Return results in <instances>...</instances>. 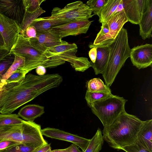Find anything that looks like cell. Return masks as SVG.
I'll return each instance as SVG.
<instances>
[{"mask_svg":"<svg viewBox=\"0 0 152 152\" xmlns=\"http://www.w3.org/2000/svg\"><path fill=\"white\" fill-rule=\"evenodd\" d=\"M92 12L86 4L77 1L68 4L63 8H54L50 16L68 23L88 20L94 15Z\"/></svg>","mask_w":152,"mask_h":152,"instance_id":"obj_8","label":"cell"},{"mask_svg":"<svg viewBox=\"0 0 152 152\" xmlns=\"http://www.w3.org/2000/svg\"><path fill=\"white\" fill-rule=\"evenodd\" d=\"M143 121L124 110L109 126L104 128V140L111 148L118 150L134 144Z\"/></svg>","mask_w":152,"mask_h":152,"instance_id":"obj_2","label":"cell"},{"mask_svg":"<svg viewBox=\"0 0 152 152\" xmlns=\"http://www.w3.org/2000/svg\"><path fill=\"white\" fill-rule=\"evenodd\" d=\"M129 57L133 65L139 69L151 66L152 44H146L134 47L131 50Z\"/></svg>","mask_w":152,"mask_h":152,"instance_id":"obj_12","label":"cell"},{"mask_svg":"<svg viewBox=\"0 0 152 152\" xmlns=\"http://www.w3.org/2000/svg\"><path fill=\"white\" fill-rule=\"evenodd\" d=\"M25 76L22 71L17 69L6 80L5 84L18 81L24 78Z\"/></svg>","mask_w":152,"mask_h":152,"instance_id":"obj_35","label":"cell"},{"mask_svg":"<svg viewBox=\"0 0 152 152\" xmlns=\"http://www.w3.org/2000/svg\"><path fill=\"white\" fill-rule=\"evenodd\" d=\"M97 47V56L94 63L91 61V66L96 75L102 74L107 65L109 55V48L107 46H100Z\"/></svg>","mask_w":152,"mask_h":152,"instance_id":"obj_19","label":"cell"},{"mask_svg":"<svg viewBox=\"0 0 152 152\" xmlns=\"http://www.w3.org/2000/svg\"><path fill=\"white\" fill-rule=\"evenodd\" d=\"M38 148L32 147L20 143L0 150V152H35Z\"/></svg>","mask_w":152,"mask_h":152,"instance_id":"obj_29","label":"cell"},{"mask_svg":"<svg viewBox=\"0 0 152 152\" xmlns=\"http://www.w3.org/2000/svg\"><path fill=\"white\" fill-rule=\"evenodd\" d=\"M77 47L75 43H66L48 49L44 53L48 58H52L70 63L76 71L83 72L91 66L87 58L77 57Z\"/></svg>","mask_w":152,"mask_h":152,"instance_id":"obj_7","label":"cell"},{"mask_svg":"<svg viewBox=\"0 0 152 152\" xmlns=\"http://www.w3.org/2000/svg\"><path fill=\"white\" fill-rule=\"evenodd\" d=\"M44 107L35 104H29L22 108L18 115L26 121L34 122L44 113Z\"/></svg>","mask_w":152,"mask_h":152,"instance_id":"obj_21","label":"cell"},{"mask_svg":"<svg viewBox=\"0 0 152 152\" xmlns=\"http://www.w3.org/2000/svg\"><path fill=\"white\" fill-rule=\"evenodd\" d=\"M121 150L126 152H152L145 148L137 141L133 145L123 147Z\"/></svg>","mask_w":152,"mask_h":152,"instance_id":"obj_33","label":"cell"},{"mask_svg":"<svg viewBox=\"0 0 152 152\" xmlns=\"http://www.w3.org/2000/svg\"><path fill=\"white\" fill-rule=\"evenodd\" d=\"M140 35L143 39L152 37V0H145L142 15L138 24Z\"/></svg>","mask_w":152,"mask_h":152,"instance_id":"obj_16","label":"cell"},{"mask_svg":"<svg viewBox=\"0 0 152 152\" xmlns=\"http://www.w3.org/2000/svg\"><path fill=\"white\" fill-rule=\"evenodd\" d=\"M23 120L18 114H0V126L20 124Z\"/></svg>","mask_w":152,"mask_h":152,"instance_id":"obj_27","label":"cell"},{"mask_svg":"<svg viewBox=\"0 0 152 152\" xmlns=\"http://www.w3.org/2000/svg\"><path fill=\"white\" fill-rule=\"evenodd\" d=\"M91 61L93 63L95 62L97 56V47H94L91 48L88 53Z\"/></svg>","mask_w":152,"mask_h":152,"instance_id":"obj_37","label":"cell"},{"mask_svg":"<svg viewBox=\"0 0 152 152\" xmlns=\"http://www.w3.org/2000/svg\"><path fill=\"white\" fill-rule=\"evenodd\" d=\"M20 34L25 39L29 40L36 37L37 31L36 28L33 26H30L24 31H22Z\"/></svg>","mask_w":152,"mask_h":152,"instance_id":"obj_34","label":"cell"},{"mask_svg":"<svg viewBox=\"0 0 152 152\" xmlns=\"http://www.w3.org/2000/svg\"><path fill=\"white\" fill-rule=\"evenodd\" d=\"M54 87L48 74L39 76L29 73L18 81L6 83L0 90V113H12Z\"/></svg>","mask_w":152,"mask_h":152,"instance_id":"obj_1","label":"cell"},{"mask_svg":"<svg viewBox=\"0 0 152 152\" xmlns=\"http://www.w3.org/2000/svg\"><path fill=\"white\" fill-rule=\"evenodd\" d=\"M87 91L91 92H111L110 87L104 84L99 78H94L87 81L86 83Z\"/></svg>","mask_w":152,"mask_h":152,"instance_id":"obj_25","label":"cell"},{"mask_svg":"<svg viewBox=\"0 0 152 152\" xmlns=\"http://www.w3.org/2000/svg\"><path fill=\"white\" fill-rule=\"evenodd\" d=\"M145 0H122V9L128 21L138 24L141 19Z\"/></svg>","mask_w":152,"mask_h":152,"instance_id":"obj_15","label":"cell"},{"mask_svg":"<svg viewBox=\"0 0 152 152\" xmlns=\"http://www.w3.org/2000/svg\"><path fill=\"white\" fill-rule=\"evenodd\" d=\"M104 141L102 131L98 128L83 152H99L102 148Z\"/></svg>","mask_w":152,"mask_h":152,"instance_id":"obj_24","label":"cell"},{"mask_svg":"<svg viewBox=\"0 0 152 152\" xmlns=\"http://www.w3.org/2000/svg\"><path fill=\"white\" fill-rule=\"evenodd\" d=\"M15 55L10 54L0 61V79L13 63Z\"/></svg>","mask_w":152,"mask_h":152,"instance_id":"obj_31","label":"cell"},{"mask_svg":"<svg viewBox=\"0 0 152 152\" xmlns=\"http://www.w3.org/2000/svg\"><path fill=\"white\" fill-rule=\"evenodd\" d=\"M10 54L25 58L24 65L18 69L22 71L25 76L40 66H42L45 68H53L65 62L62 60L47 58L44 53L36 49L29 40L24 38L21 34L10 50Z\"/></svg>","mask_w":152,"mask_h":152,"instance_id":"obj_5","label":"cell"},{"mask_svg":"<svg viewBox=\"0 0 152 152\" xmlns=\"http://www.w3.org/2000/svg\"><path fill=\"white\" fill-rule=\"evenodd\" d=\"M51 148L50 143L48 144L38 148L35 152H45Z\"/></svg>","mask_w":152,"mask_h":152,"instance_id":"obj_40","label":"cell"},{"mask_svg":"<svg viewBox=\"0 0 152 152\" xmlns=\"http://www.w3.org/2000/svg\"><path fill=\"white\" fill-rule=\"evenodd\" d=\"M4 40L0 33V46H4Z\"/></svg>","mask_w":152,"mask_h":152,"instance_id":"obj_43","label":"cell"},{"mask_svg":"<svg viewBox=\"0 0 152 152\" xmlns=\"http://www.w3.org/2000/svg\"><path fill=\"white\" fill-rule=\"evenodd\" d=\"M25 13L23 0H0V13L21 25Z\"/></svg>","mask_w":152,"mask_h":152,"instance_id":"obj_13","label":"cell"},{"mask_svg":"<svg viewBox=\"0 0 152 152\" xmlns=\"http://www.w3.org/2000/svg\"><path fill=\"white\" fill-rule=\"evenodd\" d=\"M70 152H83L79 149L77 146L73 144L70 146Z\"/></svg>","mask_w":152,"mask_h":152,"instance_id":"obj_41","label":"cell"},{"mask_svg":"<svg viewBox=\"0 0 152 152\" xmlns=\"http://www.w3.org/2000/svg\"><path fill=\"white\" fill-rule=\"evenodd\" d=\"M41 132L42 135L46 137L72 142L80 147L83 152L90 141V139L54 128H46L41 129Z\"/></svg>","mask_w":152,"mask_h":152,"instance_id":"obj_11","label":"cell"},{"mask_svg":"<svg viewBox=\"0 0 152 152\" xmlns=\"http://www.w3.org/2000/svg\"><path fill=\"white\" fill-rule=\"evenodd\" d=\"M41 126L34 122L23 120L19 124L0 126V142L11 140L38 148L48 144Z\"/></svg>","mask_w":152,"mask_h":152,"instance_id":"obj_3","label":"cell"},{"mask_svg":"<svg viewBox=\"0 0 152 152\" xmlns=\"http://www.w3.org/2000/svg\"><path fill=\"white\" fill-rule=\"evenodd\" d=\"M21 32V25L18 22L0 13V33L4 47L10 51Z\"/></svg>","mask_w":152,"mask_h":152,"instance_id":"obj_9","label":"cell"},{"mask_svg":"<svg viewBox=\"0 0 152 152\" xmlns=\"http://www.w3.org/2000/svg\"><path fill=\"white\" fill-rule=\"evenodd\" d=\"M111 92H91L86 91L85 99L88 105L94 102L103 100L113 96Z\"/></svg>","mask_w":152,"mask_h":152,"instance_id":"obj_26","label":"cell"},{"mask_svg":"<svg viewBox=\"0 0 152 152\" xmlns=\"http://www.w3.org/2000/svg\"><path fill=\"white\" fill-rule=\"evenodd\" d=\"M10 52L4 46H0V61L10 55Z\"/></svg>","mask_w":152,"mask_h":152,"instance_id":"obj_38","label":"cell"},{"mask_svg":"<svg viewBox=\"0 0 152 152\" xmlns=\"http://www.w3.org/2000/svg\"><path fill=\"white\" fill-rule=\"evenodd\" d=\"M127 101L122 97L113 95L88 106L100 120L104 128L112 124L125 110V105Z\"/></svg>","mask_w":152,"mask_h":152,"instance_id":"obj_6","label":"cell"},{"mask_svg":"<svg viewBox=\"0 0 152 152\" xmlns=\"http://www.w3.org/2000/svg\"><path fill=\"white\" fill-rule=\"evenodd\" d=\"M128 21L123 9L114 13L106 21L109 28L108 45L114 40L124 24Z\"/></svg>","mask_w":152,"mask_h":152,"instance_id":"obj_17","label":"cell"},{"mask_svg":"<svg viewBox=\"0 0 152 152\" xmlns=\"http://www.w3.org/2000/svg\"><path fill=\"white\" fill-rule=\"evenodd\" d=\"M20 143L15 141L5 140L0 142V150L8 148L12 146Z\"/></svg>","mask_w":152,"mask_h":152,"instance_id":"obj_36","label":"cell"},{"mask_svg":"<svg viewBox=\"0 0 152 152\" xmlns=\"http://www.w3.org/2000/svg\"><path fill=\"white\" fill-rule=\"evenodd\" d=\"M14 61L8 70L0 79V90L5 84L6 80L18 68L23 66L25 64V58L14 55Z\"/></svg>","mask_w":152,"mask_h":152,"instance_id":"obj_23","label":"cell"},{"mask_svg":"<svg viewBox=\"0 0 152 152\" xmlns=\"http://www.w3.org/2000/svg\"><path fill=\"white\" fill-rule=\"evenodd\" d=\"M92 21L88 20L63 24L52 28L58 33L62 38L69 36H76L87 32Z\"/></svg>","mask_w":152,"mask_h":152,"instance_id":"obj_14","label":"cell"},{"mask_svg":"<svg viewBox=\"0 0 152 152\" xmlns=\"http://www.w3.org/2000/svg\"><path fill=\"white\" fill-rule=\"evenodd\" d=\"M143 146L152 152V120L143 122L138 132L137 140Z\"/></svg>","mask_w":152,"mask_h":152,"instance_id":"obj_18","label":"cell"},{"mask_svg":"<svg viewBox=\"0 0 152 152\" xmlns=\"http://www.w3.org/2000/svg\"><path fill=\"white\" fill-rule=\"evenodd\" d=\"M66 23L67 22L64 21L50 16L37 18L33 21L30 26L35 27L37 34L47 31L54 26Z\"/></svg>","mask_w":152,"mask_h":152,"instance_id":"obj_20","label":"cell"},{"mask_svg":"<svg viewBox=\"0 0 152 152\" xmlns=\"http://www.w3.org/2000/svg\"><path fill=\"white\" fill-rule=\"evenodd\" d=\"M107 46L109 50L108 61L105 69L101 74L106 85L110 87L130 56L131 49L129 44L126 29L122 28L114 40Z\"/></svg>","mask_w":152,"mask_h":152,"instance_id":"obj_4","label":"cell"},{"mask_svg":"<svg viewBox=\"0 0 152 152\" xmlns=\"http://www.w3.org/2000/svg\"><path fill=\"white\" fill-rule=\"evenodd\" d=\"M45 0H23L25 12L32 13L36 11Z\"/></svg>","mask_w":152,"mask_h":152,"instance_id":"obj_30","label":"cell"},{"mask_svg":"<svg viewBox=\"0 0 152 152\" xmlns=\"http://www.w3.org/2000/svg\"><path fill=\"white\" fill-rule=\"evenodd\" d=\"M122 0H108L97 15L99 21L102 23L107 21L121 3Z\"/></svg>","mask_w":152,"mask_h":152,"instance_id":"obj_22","label":"cell"},{"mask_svg":"<svg viewBox=\"0 0 152 152\" xmlns=\"http://www.w3.org/2000/svg\"><path fill=\"white\" fill-rule=\"evenodd\" d=\"M45 12V11L40 7L33 13H29L25 12L24 18L21 25L22 31L29 26L33 21L37 19L38 17Z\"/></svg>","mask_w":152,"mask_h":152,"instance_id":"obj_28","label":"cell"},{"mask_svg":"<svg viewBox=\"0 0 152 152\" xmlns=\"http://www.w3.org/2000/svg\"><path fill=\"white\" fill-rule=\"evenodd\" d=\"M36 71L38 75L42 76L45 75L46 72V68L42 66H40L36 68Z\"/></svg>","mask_w":152,"mask_h":152,"instance_id":"obj_39","label":"cell"},{"mask_svg":"<svg viewBox=\"0 0 152 152\" xmlns=\"http://www.w3.org/2000/svg\"><path fill=\"white\" fill-rule=\"evenodd\" d=\"M108 0H89L86 4L91 10L95 15H98Z\"/></svg>","mask_w":152,"mask_h":152,"instance_id":"obj_32","label":"cell"},{"mask_svg":"<svg viewBox=\"0 0 152 152\" xmlns=\"http://www.w3.org/2000/svg\"><path fill=\"white\" fill-rule=\"evenodd\" d=\"M70 147L69 146L68 147L64 149H55L51 150V152H70Z\"/></svg>","mask_w":152,"mask_h":152,"instance_id":"obj_42","label":"cell"},{"mask_svg":"<svg viewBox=\"0 0 152 152\" xmlns=\"http://www.w3.org/2000/svg\"><path fill=\"white\" fill-rule=\"evenodd\" d=\"M51 148H50L49 149H48L47 151L45 152H51Z\"/></svg>","mask_w":152,"mask_h":152,"instance_id":"obj_44","label":"cell"},{"mask_svg":"<svg viewBox=\"0 0 152 152\" xmlns=\"http://www.w3.org/2000/svg\"><path fill=\"white\" fill-rule=\"evenodd\" d=\"M29 40L34 48L44 53L48 48L67 42L62 40L59 34L52 28L37 34L36 37Z\"/></svg>","mask_w":152,"mask_h":152,"instance_id":"obj_10","label":"cell"}]
</instances>
